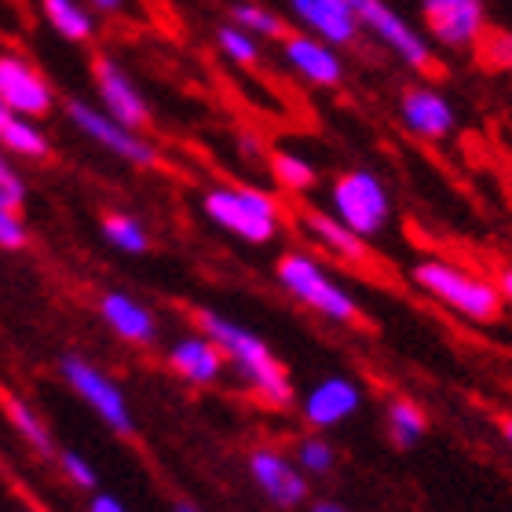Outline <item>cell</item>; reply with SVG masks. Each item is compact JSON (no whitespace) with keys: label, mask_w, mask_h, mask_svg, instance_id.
Wrapping results in <instances>:
<instances>
[{"label":"cell","mask_w":512,"mask_h":512,"mask_svg":"<svg viewBox=\"0 0 512 512\" xmlns=\"http://www.w3.org/2000/svg\"><path fill=\"white\" fill-rule=\"evenodd\" d=\"M99 315L128 344H150L158 337L154 311L147 304H139L136 297H128V293H103L99 297Z\"/></svg>","instance_id":"d6986e66"},{"label":"cell","mask_w":512,"mask_h":512,"mask_svg":"<svg viewBox=\"0 0 512 512\" xmlns=\"http://www.w3.org/2000/svg\"><path fill=\"white\" fill-rule=\"evenodd\" d=\"M92 81H96L99 103H103L110 118L128 128H139V132L150 125V103L143 96V88L132 81V74L114 55H96L92 59Z\"/></svg>","instance_id":"30bf717a"},{"label":"cell","mask_w":512,"mask_h":512,"mask_svg":"<svg viewBox=\"0 0 512 512\" xmlns=\"http://www.w3.org/2000/svg\"><path fill=\"white\" fill-rule=\"evenodd\" d=\"M0 99L11 110H19V114H26L33 121L44 118L55 107V92L41 77V70L33 63H26L22 55H11V52L0 55Z\"/></svg>","instance_id":"5bb4252c"},{"label":"cell","mask_w":512,"mask_h":512,"mask_svg":"<svg viewBox=\"0 0 512 512\" xmlns=\"http://www.w3.org/2000/svg\"><path fill=\"white\" fill-rule=\"evenodd\" d=\"M417 11L425 37L447 52L480 44L487 30V0H417Z\"/></svg>","instance_id":"ba28073f"},{"label":"cell","mask_w":512,"mask_h":512,"mask_svg":"<svg viewBox=\"0 0 512 512\" xmlns=\"http://www.w3.org/2000/svg\"><path fill=\"white\" fill-rule=\"evenodd\" d=\"M0 205L11 209V213H19L26 205V180L19 176V169L11 165L4 150H0Z\"/></svg>","instance_id":"f1b7e54d"},{"label":"cell","mask_w":512,"mask_h":512,"mask_svg":"<svg viewBox=\"0 0 512 512\" xmlns=\"http://www.w3.org/2000/svg\"><path fill=\"white\" fill-rule=\"evenodd\" d=\"M502 432H505V439H509V447H512V417L502 425Z\"/></svg>","instance_id":"f35d334b"},{"label":"cell","mask_w":512,"mask_h":512,"mask_svg":"<svg viewBox=\"0 0 512 512\" xmlns=\"http://www.w3.org/2000/svg\"><path fill=\"white\" fill-rule=\"evenodd\" d=\"M0 147L8 150V154H19V158L41 161V158H48L52 143H48V136L41 132L37 121L19 114V110H11L8 103L0 99Z\"/></svg>","instance_id":"ffe728a7"},{"label":"cell","mask_w":512,"mask_h":512,"mask_svg":"<svg viewBox=\"0 0 512 512\" xmlns=\"http://www.w3.org/2000/svg\"><path fill=\"white\" fill-rule=\"evenodd\" d=\"M66 118H70V125H74L81 136H88L92 143H99V147L110 150L114 158L128 161V165L154 169L161 161L158 147H154L139 128H128V125H121V121H114L103 107H92L85 99H70V103H66Z\"/></svg>","instance_id":"52a82bcc"},{"label":"cell","mask_w":512,"mask_h":512,"mask_svg":"<svg viewBox=\"0 0 512 512\" xmlns=\"http://www.w3.org/2000/svg\"><path fill=\"white\" fill-rule=\"evenodd\" d=\"M249 476L256 487L264 491V498L278 509H297L308 502V476L300 472L297 461H289L286 454H278L271 447H260L249 454Z\"/></svg>","instance_id":"4fadbf2b"},{"label":"cell","mask_w":512,"mask_h":512,"mask_svg":"<svg viewBox=\"0 0 512 512\" xmlns=\"http://www.w3.org/2000/svg\"><path fill=\"white\" fill-rule=\"evenodd\" d=\"M297 465L304 476H330L337 465V450L326 436H308L297 443Z\"/></svg>","instance_id":"83f0119b"},{"label":"cell","mask_w":512,"mask_h":512,"mask_svg":"<svg viewBox=\"0 0 512 512\" xmlns=\"http://www.w3.org/2000/svg\"><path fill=\"white\" fill-rule=\"evenodd\" d=\"M267 165H271V176H275L278 187H286L289 194H308L311 187L319 183V169H315L304 154H297V150H289V147L271 150Z\"/></svg>","instance_id":"7402d4cb"},{"label":"cell","mask_w":512,"mask_h":512,"mask_svg":"<svg viewBox=\"0 0 512 512\" xmlns=\"http://www.w3.org/2000/svg\"><path fill=\"white\" fill-rule=\"evenodd\" d=\"M231 22H238L242 30H249L260 41H282L286 37V19L275 8H267L260 0H235L231 4Z\"/></svg>","instance_id":"603a6c76"},{"label":"cell","mask_w":512,"mask_h":512,"mask_svg":"<svg viewBox=\"0 0 512 512\" xmlns=\"http://www.w3.org/2000/svg\"><path fill=\"white\" fill-rule=\"evenodd\" d=\"M494 286H498L502 300H509V304H512V264L502 267V275H498V282H494Z\"/></svg>","instance_id":"d590c367"},{"label":"cell","mask_w":512,"mask_h":512,"mask_svg":"<svg viewBox=\"0 0 512 512\" xmlns=\"http://www.w3.org/2000/svg\"><path fill=\"white\" fill-rule=\"evenodd\" d=\"M198 326H202L205 337H213L216 348L224 352V359H231V366L238 370V377L253 388L264 403L271 406H286L293 399V388H289L286 366L278 363L275 352L267 348V341L260 333L246 330L242 322L227 319L220 311H198Z\"/></svg>","instance_id":"6da1fadb"},{"label":"cell","mask_w":512,"mask_h":512,"mask_svg":"<svg viewBox=\"0 0 512 512\" xmlns=\"http://www.w3.org/2000/svg\"><path fill=\"white\" fill-rule=\"evenodd\" d=\"M88 512H128V509L114 498V494H96L92 505H88Z\"/></svg>","instance_id":"836d02e7"},{"label":"cell","mask_w":512,"mask_h":512,"mask_svg":"<svg viewBox=\"0 0 512 512\" xmlns=\"http://www.w3.org/2000/svg\"><path fill=\"white\" fill-rule=\"evenodd\" d=\"M103 238H107L110 246L125 256H143L150 249L147 227L128 213H110L107 220H103Z\"/></svg>","instance_id":"4316f807"},{"label":"cell","mask_w":512,"mask_h":512,"mask_svg":"<svg viewBox=\"0 0 512 512\" xmlns=\"http://www.w3.org/2000/svg\"><path fill=\"white\" fill-rule=\"evenodd\" d=\"M44 22L52 26L63 41L88 44L96 37V11L85 0H41Z\"/></svg>","instance_id":"44dd1931"},{"label":"cell","mask_w":512,"mask_h":512,"mask_svg":"<svg viewBox=\"0 0 512 512\" xmlns=\"http://www.w3.org/2000/svg\"><path fill=\"white\" fill-rule=\"evenodd\" d=\"M176 512H202V509H198V505H191V502H180V505H176Z\"/></svg>","instance_id":"74e56055"},{"label":"cell","mask_w":512,"mask_h":512,"mask_svg":"<svg viewBox=\"0 0 512 512\" xmlns=\"http://www.w3.org/2000/svg\"><path fill=\"white\" fill-rule=\"evenodd\" d=\"M300 227L308 231L311 242H319L326 253L348 264H366L370 260V242L363 235H355L352 227H344L333 213H319V209H304L300 213Z\"/></svg>","instance_id":"ac0fdd59"},{"label":"cell","mask_w":512,"mask_h":512,"mask_svg":"<svg viewBox=\"0 0 512 512\" xmlns=\"http://www.w3.org/2000/svg\"><path fill=\"white\" fill-rule=\"evenodd\" d=\"M216 48L224 52L227 63L242 66V70H256L260 59H264V41L253 37L249 30H242L238 22H224V26H216Z\"/></svg>","instance_id":"cb8c5ba5"},{"label":"cell","mask_w":512,"mask_h":512,"mask_svg":"<svg viewBox=\"0 0 512 512\" xmlns=\"http://www.w3.org/2000/svg\"><path fill=\"white\" fill-rule=\"evenodd\" d=\"M59 370H63L66 384H70V388H74V392L81 395V399H85V403L92 406L118 436H132L136 421H132L125 392H121L118 384L110 381L99 366H92L88 359H81V355H66L63 363H59Z\"/></svg>","instance_id":"9c48e42d"},{"label":"cell","mask_w":512,"mask_h":512,"mask_svg":"<svg viewBox=\"0 0 512 512\" xmlns=\"http://www.w3.org/2000/svg\"><path fill=\"white\" fill-rule=\"evenodd\" d=\"M330 213L370 242L392 220V194L374 169H348L330 187Z\"/></svg>","instance_id":"5b68a950"},{"label":"cell","mask_w":512,"mask_h":512,"mask_svg":"<svg viewBox=\"0 0 512 512\" xmlns=\"http://www.w3.org/2000/svg\"><path fill=\"white\" fill-rule=\"evenodd\" d=\"M388 432H392L395 447H417L428 432L425 410L410 403V399H392V406H388Z\"/></svg>","instance_id":"484cf974"},{"label":"cell","mask_w":512,"mask_h":512,"mask_svg":"<svg viewBox=\"0 0 512 512\" xmlns=\"http://www.w3.org/2000/svg\"><path fill=\"white\" fill-rule=\"evenodd\" d=\"M85 4L96 11V15H125L132 0H85Z\"/></svg>","instance_id":"d6a6232c"},{"label":"cell","mask_w":512,"mask_h":512,"mask_svg":"<svg viewBox=\"0 0 512 512\" xmlns=\"http://www.w3.org/2000/svg\"><path fill=\"white\" fill-rule=\"evenodd\" d=\"M410 275L428 297H436L439 304H447L450 311H458L461 319L469 322H494L505 308L502 293L491 278L472 275L469 267H458L450 260H436V256L417 260Z\"/></svg>","instance_id":"3957f363"},{"label":"cell","mask_w":512,"mask_h":512,"mask_svg":"<svg viewBox=\"0 0 512 512\" xmlns=\"http://www.w3.org/2000/svg\"><path fill=\"white\" fill-rule=\"evenodd\" d=\"M483 55L491 59L498 70L512 74V33H502V37H487L483 41Z\"/></svg>","instance_id":"1f68e13d"},{"label":"cell","mask_w":512,"mask_h":512,"mask_svg":"<svg viewBox=\"0 0 512 512\" xmlns=\"http://www.w3.org/2000/svg\"><path fill=\"white\" fill-rule=\"evenodd\" d=\"M4 410H8L11 428H15L37 454L48 458V454H52V432H48V425L37 417V410H33L26 399H19V395H8V399H4Z\"/></svg>","instance_id":"d4e9b609"},{"label":"cell","mask_w":512,"mask_h":512,"mask_svg":"<svg viewBox=\"0 0 512 512\" xmlns=\"http://www.w3.org/2000/svg\"><path fill=\"white\" fill-rule=\"evenodd\" d=\"M311 512H348L344 505H337V502H315L311 505Z\"/></svg>","instance_id":"8d00e7d4"},{"label":"cell","mask_w":512,"mask_h":512,"mask_svg":"<svg viewBox=\"0 0 512 512\" xmlns=\"http://www.w3.org/2000/svg\"><path fill=\"white\" fill-rule=\"evenodd\" d=\"M238 147L246 150V158H260V150H264V143H260L256 136H249V132H242V136H238Z\"/></svg>","instance_id":"e575fe53"},{"label":"cell","mask_w":512,"mask_h":512,"mask_svg":"<svg viewBox=\"0 0 512 512\" xmlns=\"http://www.w3.org/2000/svg\"><path fill=\"white\" fill-rule=\"evenodd\" d=\"M399 121L417 139H447L458 128V110L436 85H406L399 92Z\"/></svg>","instance_id":"7c38bea8"},{"label":"cell","mask_w":512,"mask_h":512,"mask_svg":"<svg viewBox=\"0 0 512 512\" xmlns=\"http://www.w3.org/2000/svg\"><path fill=\"white\" fill-rule=\"evenodd\" d=\"M202 213L209 224L242 238L246 246L275 242L278 227H282V209H278L275 198L260 187H242V183L209 187L202 194Z\"/></svg>","instance_id":"7a4b0ae2"},{"label":"cell","mask_w":512,"mask_h":512,"mask_svg":"<svg viewBox=\"0 0 512 512\" xmlns=\"http://www.w3.org/2000/svg\"><path fill=\"white\" fill-rule=\"evenodd\" d=\"M359 406H363V392H359V384L352 377L344 374H333V377H322L308 395H304V421L311 428H337L344 425L348 417L359 414Z\"/></svg>","instance_id":"2e32d148"},{"label":"cell","mask_w":512,"mask_h":512,"mask_svg":"<svg viewBox=\"0 0 512 512\" xmlns=\"http://www.w3.org/2000/svg\"><path fill=\"white\" fill-rule=\"evenodd\" d=\"M275 278H278V286L286 289L297 304L311 308L315 315H322V319H330V322L359 319V300H355L311 253H300V249L282 253L275 264Z\"/></svg>","instance_id":"277c9868"},{"label":"cell","mask_w":512,"mask_h":512,"mask_svg":"<svg viewBox=\"0 0 512 512\" xmlns=\"http://www.w3.org/2000/svg\"><path fill=\"white\" fill-rule=\"evenodd\" d=\"M282 63L315 88H337L348 77V63L337 44L322 41L315 33H286L282 37Z\"/></svg>","instance_id":"8fae6325"},{"label":"cell","mask_w":512,"mask_h":512,"mask_svg":"<svg viewBox=\"0 0 512 512\" xmlns=\"http://www.w3.org/2000/svg\"><path fill=\"white\" fill-rule=\"evenodd\" d=\"M224 352L216 348L213 337L205 333H191L169 348V366L172 374L183 377L187 384H216L224 374Z\"/></svg>","instance_id":"e0dca14e"},{"label":"cell","mask_w":512,"mask_h":512,"mask_svg":"<svg viewBox=\"0 0 512 512\" xmlns=\"http://www.w3.org/2000/svg\"><path fill=\"white\" fill-rule=\"evenodd\" d=\"M286 8L304 26V33H315L337 48H352L363 33L348 0H286Z\"/></svg>","instance_id":"9a60e30c"},{"label":"cell","mask_w":512,"mask_h":512,"mask_svg":"<svg viewBox=\"0 0 512 512\" xmlns=\"http://www.w3.org/2000/svg\"><path fill=\"white\" fill-rule=\"evenodd\" d=\"M359 19V30L374 33V41L399 59L414 74H432L436 70V44L428 41L425 30L403 19L388 0H348Z\"/></svg>","instance_id":"8992f818"},{"label":"cell","mask_w":512,"mask_h":512,"mask_svg":"<svg viewBox=\"0 0 512 512\" xmlns=\"http://www.w3.org/2000/svg\"><path fill=\"white\" fill-rule=\"evenodd\" d=\"M59 469H63V476L74 487H81V491H96L99 487V472L92 469V461L85 458V454H77V450H63L59 454Z\"/></svg>","instance_id":"f546056e"},{"label":"cell","mask_w":512,"mask_h":512,"mask_svg":"<svg viewBox=\"0 0 512 512\" xmlns=\"http://www.w3.org/2000/svg\"><path fill=\"white\" fill-rule=\"evenodd\" d=\"M26 224L19 220V213H11L0 205V249H22L26 246Z\"/></svg>","instance_id":"4dcf8cb0"}]
</instances>
